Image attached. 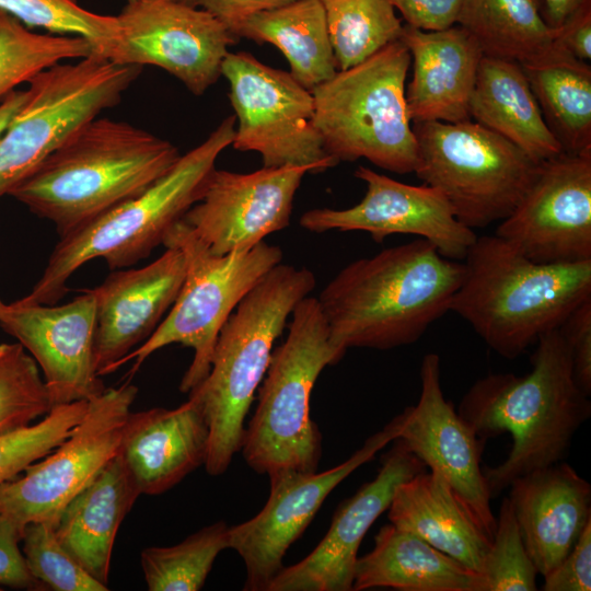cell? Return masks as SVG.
<instances>
[{
    "mask_svg": "<svg viewBox=\"0 0 591 591\" xmlns=\"http://www.w3.org/2000/svg\"><path fill=\"white\" fill-rule=\"evenodd\" d=\"M456 24L483 56L519 63L548 49L558 33L546 23L540 0H464Z\"/></svg>",
    "mask_w": 591,
    "mask_h": 591,
    "instance_id": "1f68e13d",
    "label": "cell"
},
{
    "mask_svg": "<svg viewBox=\"0 0 591 591\" xmlns=\"http://www.w3.org/2000/svg\"><path fill=\"white\" fill-rule=\"evenodd\" d=\"M563 151L591 154V67L555 42L520 63Z\"/></svg>",
    "mask_w": 591,
    "mask_h": 591,
    "instance_id": "f546056e",
    "label": "cell"
},
{
    "mask_svg": "<svg viewBox=\"0 0 591 591\" xmlns=\"http://www.w3.org/2000/svg\"><path fill=\"white\" fill-rule=\"evenodd\" d=\"M306 166L262 167L251 173L215 169L201 199L183 217L216 255L252 248L290 223Z\"/></svg>",
    "mask_w": 591,
    "mask_h": 591,
    "instance_id": "d6986e66",
    "label": "cell"
},
{
    "mask_svg": "<svg viewBox=\"0 0 591 591\" xmlns=\"http://www.w3.org/2000/svg\"><path fill=\"white\" fill-rule=\"evenodd\" d=\"M2 329L39 367L53 406L90 399L103 386L94 364L96 300L91 289L62 304H7Z\"/></svg>",
    "mask_w": 591,
    "mask_h": 591,
    "instance_id": "ffe728a7",
    "label": "cell"
},
{
    "mask_svg": "<svg viewBox=\"0 0 591 591\" xmlns=\"http://www.w3.org/2000/svg\"><path fill=\"white\" fill-rule=\"evenodd\" d=\"M230 526L218 521L172 546H152L140 555L149 591H198L217 556L229 548Z\"/></svg>",
    "mask_w": 591,
    "mask_h": 591,
    "instance_id": "836d02e7",
    "label": "cell"
},
{
    "mask_svg": "<svg viewBox=\"0 0 591 591\" xmlns=\"http://www.w3.org/2000/svg\"><path fill=\"white\" fill-rule=\"evenodd\" d=\"M355 176L366 184V194L357 205L308 210L300 225L314 233L364 231L376 243L394 234H413L430 242L447 258H465L477 235L459 221L438 189L405 184L362 165Z\"/></svg>",
    "mask_w": 591,
    "mask_h": 591,
    "instance_id": "e0dca14e",
    "label": "cell"
},
{
    "mask_svg": "<svg viewBox=\"0 0 591 591\" xmlns=\"http://www.w3.org/2000/svg\"><path fill=\"white\" fill-rule=\"evenodd\" d=\"M23 555L32 575L47 590L107 591L66 551L56 536L55 522L34 521L23 528Z\"/></svg>",
    "mask_w": 591,
    "mask_h": 591,
    "instance_id": "ab89813d",
    "label": "cell"
},
{
    "mask_svg": "<svg viewBox=\"0 0 591 591\" xmlns=\"http://www.w3.org/2000/svg\"><path fill=\"white\" fill-rule=\"evenodd\" d=\"M531 371L489 373L463 395L457 413L478 438L510 433L512 445L500 464L483 466L491 498L519 476L563 461L591 402L577 385L569 348L559 328L542 335Z\"/></svg>",
    "mask_w": 591,
    "mask_h": 591,
    "instance_id": "6da1fadb",
    "label": "cell"
},
{
    "mask_svg": "<svg viewBox=\"0 0 591 591\" xmlns=\"http://www.w3.org/2000/svg\"><path fill=\"white\" fill-rule=\"evenodd\" d=\"M0 10L25 26L82 37L105 58L118 33L116 15L92 12L77 0H0Z\"/></svg>",
    "mask_w": 591,
    "mask_h": 591,
    "instance_id": "8d00e7d4",
    "label": "cell"
},
{
    "mask_svg": "<svg viewBox=\"0 0 591 591\" xmlns=\"http://www.w3.org/2000/svg\"><path fill=\"white\" fill-rule=\"evenodd\" d=\"M166 1H178V2L193 4V0H166Z\"/></svg>",
    "mask_w": 591,
    "mask_h": 591,
    "instance_id": "f907efd6",
    "label": "cell"
},
{
    "mask_svg": "<svg viewBox=\"0 0 591 591\" xmlns=\"http://www.w3.org/2000/svg\"><path fill=\"white\" fill-rule=\"evenodd\" d=\"M186 262L174 246L137 269L115 270L91 289L96 300L94 364L99 376L146 341L163 321L183 285Z\"/></svg>",
    "mask_w": 591,
    "mask_h": 591,
    "instance_id": "7402d4cb",
    "label": "cell"
},
{
    "mask_svg": "<svg viewBox=\"0 0 591 591\" xmlns=\"http://www.w3.org/2000/svg\"><path fill=\"white\" fill-rule=\"evenodd\" d=\"M331 341L317 298L305 297L293 309L286 340L273 350L258 390V403L241 450L256 473L316 472L322 436L310 417L314 384L327 366L344 357Z\"/></svg>",
    "mask_w": 591,
    "mask_h": 591,
    "instance_id": "52a82bcc",
    "label": "cell"
},
{
    "mask_svg": "<svg viewBox=\"0 0 591 591\" xmlns=\"http://www.w3.org/2000/svg\"><path fill=\"white\" fill-rule=\"evenodd\" d=\"M569 348L578 387L591 395V298L576 308L559 327Z\"/></svg>",
    "mask_w": 591,
    "mask_h": 591,
    "instance_id": "60d3db41",
    "label": "cell"
},
{
    "mask_svg": "<svg viewBox=\"0 0 591 591\" xmlns=\"http://www.w3.org/2000/svg\"><path fill=\"white\" fill-rule=\"evenodd\" d=\"M25 99L24 91H12L0 101V139L9 123L22 105Z\"/></svg>",
    "mask_w": 591,
    "mask_h": 591,
    "instance_id": "c3c4849f",
    "label": "cell"
},
{
    "mask_svg": "<svg viewBox=\"0 0 591 591\" xmlns=\"http://www.w3.org/2000/svg\"><path fill=\"white\" fill-rule=\"evenodd\" d=\"M338 70L356 66L401 38L390 0H321Z\"/></svg>",
    "mask_w": 591,
    "mask_h": 591,
    "instance_id": "d6a6232c",
    "label": "cell"
},
{
    "mask_svg": "<svg viewBox=\"0 0 591 591\" xmlns=\"http://www.w3.org/2000/svg\"><path fill=\"white\" fill-rule=\"evenodd\" d=\"M293 1L296 0H193V5L215 15L230 31L236 23L252 14L279 8Z\"/></svg>",
    "mask_w": 591,
    "mask_h": 591,
    "instance_id": "bcb514c9",
    "label": "cell"
},
{
    "mask_svg": "<svg viewBox=\"0 0 591 591\" xmlns=\"http://www.w3.org/2000/svg\"><path fill=\"white\" fill-rule=\"evenodd\" d=\"M51 408L34 358L20 343L0 344V436L34 424Z\"/></svg>",
    "mask_w": 591,
    "mask_h": 591,
    "instance_id": "d590c367",
    "label": "cell"
},
{
    "mask_svg": "<svg viewBox=\"0 0 591 591\" xmlns=\"http://www.w3.org/2000/svg\"><path fill=\"white\" fill-rule=\"evenodd\" d=\"M137 393L128 380L91 397L82 419L56 449L0 485V512L22 529L34 521L56 523L65 506L117 455Z\"/></svg>",
    "mask_w": 591,
    "mask_h": 591,
    "instance_id": "4fadbf2b",
    "label": "cell"
},
{
    "mask_svg": "<svg viewBox=\"0 0 591 591\" xmlns=\"http://www.w3.org/2000/svg\"><path fill=\"white\" fill-rule=\"evenodd\" d=\"M541 1V0H540ZM543 16L553 28H559L576 11L590 0H542Z\"/></svg>",
    "mask_w": 591,
    "mask_h": 591,
    "instance_id": "7dc6e473",
    "label": "cell"
},
{
    "mask_svg": "<svg viewBox=\"0 0 591 591\" xmlns=\"http://www.w3.org/2000/svg\"><path fill=\"white\" fill-rule=\"evenodd\" d=\"M181 155L174 144L153 134L97 117L48 155L9 195L51 221L61 236L142 194Z\"/></svg>",
    "mask_w": 591,
    "mask_h": 591,
    "instance_id": "3957f363",
    "label": "cell"
},
{
    "mask_svg": "<svg viewBox=\"0 0 591 591\" xmlns=\"http://www.w3.org/2000/svg\"><path fill=\"white\" fill-rule=\"evenodd\" d=\"M407 47L413 78L405 92L413 121L470 120V100L483 54L460 25L422 31L404 24L399 38Z\"/></svg>",
    "mask_w": 591,
    "mask_h": 591,
    "instance_id": "d4e9b609",
    "label": "cell"
},
{
    "mask_svg": "<svg viewBox=\"0 0 591 591\" xmlns=\"http://www.w3.org/2000/svg\"><path fill=\"white\" fill-rule=\"evenodd\" d=\"M463 274L424 239L349 263L317 298L332 344L345 354L416 343L450 311Z\"/></svg>",
    "mask_w": 591,
    "mask_h": 591,
    "instance_id": "7a4b0ae2",
    "label": "cell"
},
{
    "mask_svg": "<svg viewBox=\"0 0 591 591\" xmlns=\"http://www.w3.org/2000/svg\"><path fill=\"white\" fill-rule=\"evenodd\" d=\"M93 53L92 45L82 37L34 33L0 10V101L39 72Z\"/></svg>",
    "mask_w": 591,
    "mask_h": 591,
    "instance_id": "e575fe53",
    "label": "cell"
},
{
    "mask_svg": "<svg viewBox=\"0 0 591 591\" xmlns=\"http://www.w3.org/2000/svg\"><path fill=\"white\" fill-rule=\"evenodd\" d=\"M450 311L498 355L514 359L591 298V260L535 263L499 236H477Z\"/></svg>",
    "mask_w": 591,
    "mask_h": 591,
    "instance_id": "277c9868",
    "label": "cell"
},
{
    "mask_svg": "<svg viewBox=\"0 0 591 591\" xmlns=\"http://www.w3.org/2000/svg\"><path fill=\"white\" fill-rule=\"evenodd\" d=\"M89 399L53 406L40 420L0 436V485L56 449L82 419Z\"/></svg>",
    "mask_w": 591,
    "mask_h": 591,
    "instance_id": "74e56055",
    "label": "cell"
},
{
    "mask_svg": "<svg viewBox=\"0 0 591 591\" xmlns=\"http://www.w3.org/2000/svg\"><path fill=\"white\" fill-rule=\"evenodd\" d=\"M235 121L234 115L224 118L142 194L61 235L43 275L19 301L55 304L66 293L70 276L94 258L120 269L148 257L167 230L201 199L218 157L232 144Z\"/></svg>",
    "mask_w": 591,
    "mask_h": 591,
    "instance_id": "5b68a950",
    "label": "cell"
},
{
    "mask_svg": "<svg viewBox=\"0 0 591 591\" xmlns=\"http://www.w3.org/2000/svg\"><path fill=\"white\" fill-rule=\"evenodd\" d=\"M126 1H127V2H132V1H135V0H126Z\"/></svg>",
    "mask_w": 591,
    "mask_h": 591,
    "instance_id": "816d5d0a",
    "label": "cell"
},
{
    "mask_svg": "<svg viewBox=\"0 0 591 591\" xmlns=\"http://www.w3.org/2000/svg\"><path fill=\"white\" fill-rule=\"evenodd\" d=\"M23 529L0 512V586L19 590L44 591L47 588L30 571L19 543Z\"/></svg>",
    "mask_w": 591,
    "mask_h": 591,
    "instance_id": "b9f144b4",
    "label": "cell"
},
{
    "mask_svg": "<svg viewBox=\"0 0 591 591\" xmlns=\"http://www.w3.org/2000/svg\"><path fill=\"white\" fill-rule=\"evenodd\" d=\"M384 454L378 475L336 510L318 545L299 563L283 567L268 591H350L362 538L387 510L396 487L427 470L399 439Z\"/></svg>",
    "mask_w": 591,
    "mask_h": 591,
    "instance_id": "44dd1931",
    "label": "cell"
},
{
    "mask_svg": "<svg viewBox=\"0 0 591 591\" xmlns=\"http://www.w3.org/2000/svg\"><path fill=\"white\" fill-rule=\"evenodd\" d=\"M558 30L555 43L576 58L591 59V0L579 8Z\"/></svg>",
    "mask_w": 591,
    "mask_h": 591,
    "instance_id": "f6af8a7d",
    "label": "cell"
},
{
    "mask_svg": "<svg viewBox=\"0 0 591 591\" xmlns=\"http://www.w3.org/2000/svg\"><path fill=\"white\" fill-rule=\"evenodd\" d=\"M397 437L398 421L394 417L348 460L331 470L322 473L282 471L269 475L270 490L263 509L229 530V548L234 549L245 565L244 590L268 591L283 568L288 548L308 528L326 497Z\"/></svg>",
    "mask_w": 591,
    "mask_h": 591,
    "instance_id": "9a60e30c",
    "label": "cell"
},
{
    "mask_svg": "<svg viewBox=\"0 0 591 591\" xmlns=\"http://www.w3.org/2000/svg\"><path fill=\"white\" fill-rule=\"evenodd\" d=\"M509 501L524 546L545 577L591 521V485L563 461L517 477Z\"/></svg>",
    "mask_w": 591,
    "mask_h": 591,
    "instance_id": "cb8c5ba5",
    "label": "cell"
},
{
    "mask_svg": "<svg viewBox=\"0 0 591 591\" xmlns=\"http://www.w3.org/2000/svg\"><path fill=\"white\" fill-rule=\"evenodd\" d=\"M482 591H535L538 575L525 546L508 497L480 568Z\"/></svg>",
    "mask_w": 591,
    "mask_h": 591,
    "instance_id": "f35d334b",
    "label": "cell"
},
{
    "mask_svg": "<svg viewBox=\"0 0 591 591\" xmlns=\"http://www.w3.org/2000/svg\"><path fill=\"white\" fill-rule=\"evenodd\" d=\"M316 285L306 267L278 264L240 301L222 326L207 378L190 392L201 399L209 426L205 468L227 472L241 450L244 420L268 369L274 344L296 305Z\"/></svg>",
    "mask_w": 591,
    "mask_h": 591,
    "instance_id": "8992f818",
    "label": "cell"
},
{
    "mask_svg": "<svg viewBox=\"0 0 591 591\" xmlns=\"http://www.w3.org/2000/svg\"><path fill=\"white\" fill-rule=\"evenodd\" d=\"M412 127L419 157L415 174L472 230L507 218L537 174L540 163L472 119L413 121Z\"/></svg>",
    "mask_w": 591,
    "mask_h": 591,
    "instance_id": "30bf717a",
    "label": "cell"
},
{
    "mask_svg": "<svg viewBox=\"0 0 591 591\" xmlns=\"http://www.w3.org/2000/svg\"><path fill=\"white\" fill-rule=\"evenodd\" d=\"M5 308H7V304H4V303L0 300V316H1V314L4 312Z\"/></svg>",
    "mask_w": 591,
    "mask_h": 591,
    "instance_id": "681fc988",
    "label": "cell"
},
{
    "mask_svg": "<svg viewBox=\"0 0 591 591\" xmlns=\"http://www.w3.org/2000/svg\"><path fill=\"white\" fill-rule=\"evenodd\" d=\"M142 67L93 53L59 62L28 81L25 99L0 139V196L106 108L117 105Z\"/></svg>",
    "mask_w": 591,
    "mask_h": 591,
    "instance_id": "8fae6325",
    "label": "cell"
},
{
    "mask_svg": "<svg viewBox=\"0 0 591 591\" xmlns=\"http://www.w3.org/2000/svg\"><path fill=\"white\" fill-rule=\"evenodd\" d=\"M222 76L237 120L231 144L235 150L259 153L264 167L306 166L322 173L338 164L315 127L312 92L290 72L248 53L229 51Z\"/></svg>",
    "mask_w": 591,
    "mask_h": 591,
    "instance_id": "7c38bea8",
    "label": "cell"
},
{
    "mask_svg": "<svg viewBox=\"0 0 591 591\" xmlns=\"http://www.w3.org/2000/svg\"><path fill=\"white\" fill-rule=\"evenodd\" d=\"M482 591V575L412 532L390 523L370 553L358 557L352 590Z\"/></svg>",
    "mask_w": 591,
    "mask_h": 591,
    "instance_id": "83f0119b",
    "label": "cell"
},
{
    "mask_svg": "<svg viewBox=\"0 0 591 591\" xmlns=\"http://www.w3.org/2000/svg\"><path fill=\"white\" fill-rule=\"evenodd\" d=\"M387 518L480 573L491 538L440 474L425 470L401 483Z\"/></svg>",
    "mask_w": 591,
    "mask_h": 591,
    "instance_id": "484cf974",
    "label": "cell"
},
{
    "mask_svg": "<svg viewBox=\"0 0 591 591\" xmlns=\"http://www.w3.org/2000/svg\"><path fill=\"white\" fill-rule=\"evenodd\" d=\"M162 244L179 248L186 273L170 311L140 346L119 363L134 361L131 375L155 351L171 344L194 350L193 360L179 383L189 393L208 375L219 333L246 293L282 260V251L265 241L248 250L216 255L183 220L165 233Z\"/></svg>",
    "mask_w": 591,
    "mask_h": 591,
    "instance_id": "9c48e42d",
    "label": "cell"
},
{
    "mask_svg": "<svg viewBox=\"0 0 591 591\" xmlns=\"http://www.w3.org/2000/svg\"><path fill=\"white\" fill-rule=\"evenodd\" d=\"M410 61L398 39L311 91L315 127L337 163L366 159L393 173H415L418 144L405 96Z\"/></svg>",
    "mask_w": 591,
    "mask_h": 591,
    "instance_id": "ba28073f",
    "label": "cell"
},
{
    "mask_svg": "<svg viewBox=\"0 0 591 591\" xmlns=\"http://www.w3.org/2000/svg\"><path fill=\"white\" fill-rule=\"evenodd\" d=\"M116 18L118 33L108 60L159 67L195 95L222 76L223 60L237 38L208 11L178 1L135 0Z\"/></svg>",
    "mask_w": 591,
    "mask_h": 591,
    "instance_id": "5bb4252c",
    "label": "cell"
},
{
    "mask_svg": "<svg viewBox=\"0 0 591 591\" xmlns=\"http://www.w3.org/2000/svg\"><path fill=\"white\" fill-rule=\"evenodd\" d=\"M494 234L535 263L591 260V154L563 152L541 162Z\"/></svg>",
    "mask_w": 591,
    "mask_h": 591,
    "instance_id": "2e32d148",
    "label": "cell"
},
{
    "mask_svg": "<svg viewBox=\"0 0 591 591\" xmlns=\"http://www.w3.org/2000/svg\"><path fill=\"white\" fill-rule=\"evenodd\" d=\"M405 24L422 31H441L456 24L464 0H390Z\"/></svg>",
    "mask_w": 591,
    "mask_h": 591,
    "instance_id": "ee69618b",
    "label": "cell"
},
{
    "mask_svg": "<svg viewBox=\"0 0 591 591\" xmlns=\"http://www.w3.org/2000/svg\"><path fill=\"white\" fill-rule=\"evenodd\" d=\"M230 32L276 46L288 60L291 76L310 91L338 70L321 0H296L252 14Z\"/></svg>",
    "mask_w": 591,
    "mask_h": 591,
    "instance_id": "4dcf8cb0",
    "label": "cell"
},
{
    "mask_svg": "<svg viewBox=\"0 0 591 591\" xmlns=\"http://www.w3.org/2000/svg\"><path fill=\"white\" fill-rule=\"evenodd\" d=\"M417 403L396 416L398 437L406 449L429 471L440 474L493 540L496 517L483 473L482 454L486 441L462 419L441 387L440 357L424 356Z\"/></svg>",
    "mask_w": 591,
    "mask_h": 591,
    "instance_id": "ac0fdd59",
    "label": "cell"
},
{
    "mask_svg": "<svg viewBox=\"0 0 591 591\" xmlns=\"http://www.w3.org/2000/svg\"><path fill=\"white\" fill-rule=\"evenodd\" d=\"M141 496L116 455L61 510L56 536L95 580L107 586L118 529Z\"/></svg>",
    "mask_w": 591,
    "mask_h": 591,
    "instance_id": "4316f807",
    "label": "cell"
},
{
    "mask_svg": "<svg viewBox=\"0 0 591 591\" xmlns=\"http://www.w3.org/2000/svg\"><path fill=\"white\" fill-rule=\"evenodd\" d=\"M544 578V591L591 590V521L566 557Z\"/></svg>",
    "mask_w": 591,
    "mask_h": 591,
    "instance_id": "7bdbcfd3",
    "label": "cell"
},
{
    "mask_svg": "<svg viewBox=\"0 0 591 591\" xmlns=\"http://www.w3.org/2000/svg\"><path fill=\"white\" fill-rule=\"evenodd\" d=\"M181 406L130 412L117 455L140 495H160L205 465L209 426L200 396Z\"/></svg>",
    "mask_w": 591,
    "mask_h": 591,
    "instance_id": "603a6c76",
    "label": "cell"
},
{
    "mask_svg": "<svg viewBox=\"0 0 591 591\" xmlns=\"http://www.w3.org/2000/svg\"><path fill=\"white\" fill-rule=\"evenodd\" d=\"M470 116L537 163L564 152L517 61L482 57L470 100Z\"/></svg>",
    "mask_w": 591,
    "mask_h": 591,
    "instance_id": "f1b7e54d",
    "label": "cell"
}]
</instances>
